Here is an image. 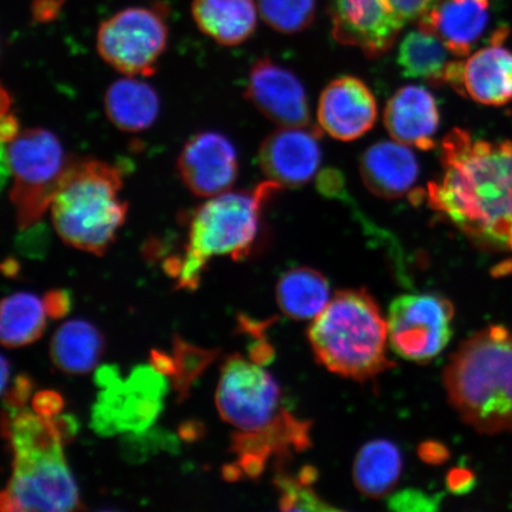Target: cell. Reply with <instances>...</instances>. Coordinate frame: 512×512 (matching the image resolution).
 <instances>
[{
	"mask_svg": "<svg viewBox=\"0 0 512 512\" xmlns=\"http://www.w3.org/2000/svg\"><path fill=\"white\" fill-rule=\"evenodd\" d=\"M440 160L443 174L427 187L430 207L476 245L512 253V142L454 128Z\"/></svg>",
	"mask_w": 512,
	"mask_h": 512,
	"instance_id": "cell-1",
	"label": "cell"
},
{
	"mask_svg": "<svg viewBox=\"0 0 512 512\" xmlns=\"http://www.w3.org/2000/svg\"><path fill=\"white\" fill-rule=\"evenodd\" d=\"M444 381L466 425L483 434L512 431V332L505 326H489L460 345Z\"/></svg>",
	"mask_w": 512,
	"mask_h": 512,
	"instance_id": "cell-2",
	"label": "cell"
},
{
	"mask_svg": "<svg viewBox=\"0 0 512 512\" xmlns=\"http://www.w3.org/2000/svg\"><path fill=\"white\" fill-rule=\"evenodd\" d=\"M9 434L14 473L2 495L4 511H74L80 496L62 452L55 418L19 409L11 414Z\"/></svg>",
	"mask_w": 512,
	"mask_h": 512,
	"instance_id": "cell-3",
	"label": "cell"
},
{
	"mask_svg": "<svg viewBox=\"0 0 512 512\" xmlns=\"http://www.w3.org/2000/svg\"><path fill=\"white\" fill-rule=\"evenodd\" d=\"M123 187V170L118 166L95 158L69 160L49 209L64 243L104 254L126 221Z\"/></svg>",
	"mask_w": 512,
	"mask_h": 512,
	"instance_id": "cell-4",
	"label": "cell"
},
{
	"mask_svg": "<svg viewBox=\"0 0 512 512\" xmlns=\"http://www.w3.org/2000/svg\"><path fill=\"white\" fill-rule=\"evenodd\" d=\"M309 341L318 362L347 379H373L392 366L387 319L363 290L337 292L313 319Z\"/></svg>",
	"mask_w": 512,
	"mask_h": 512,
	"instance_id": "cell-5",
	"label": "cell"
},
{
	"mask_svg": "<svg viewBox=\"0 0 512 512\" xmlns=\"http://www.w3.org/2000/svg\"><path fill=\"white\" fill-rule=\"evenodd\" d=\"M281 189L266 181L251 191L229 190L203 203L191 216L184 258L176 259L179 286L197 287L215 256L240 260L247 255L259 233L262 208Z\"/></svg>",
	"mask_w": 512,
	"mask_h": 512,
	"instance_id": "cell-6",
	"label": "cell"
},
{
	"mask_svg": "<svg viewBox=\"0 0 512 512\" xmlns=\"http://www.w3.org/2000/svg\"><path fill=\"white\" fill-rule=\"evenodd\" d=\"M216 402L222 418L242 434L296 448L310 444L309 427L281 406L277 381L256 362L230 357L221 371Z\"/></svg>",
	"mask_w": 512,
	"mask_h": 512,
	"instance_id": "cell-7",
	"label": "cell"
},
{
	"mask_svg": "<svg viewBox=\"0 0 512 512\" xmlns=\"http://www.w3.org/2000/svg\"><path fill=\"white\" fill-rule=\"evenodd\" d=\"M12 178L10 200L17 226L28 229L43 219L69 160L53 132L36 127L21 131L4 152Z\"/></svg>",
	"mask_w": 512,
	"mask_h": 512,
	"instance_id": "cell-8",
	"label": "cell"
},
{
	"mask_svg": "<svg viewBox=\"0 0 512 512\" xmlns=\"http://www.w3.org/2000/svg\"><path fill=\"white\" fill-rule=\"evenodd\" d=\"M439 0H330L332 35L375 59L394 46L405 25L420 21Z\"/></svg>",
	"mask_w": 512,
	"mask_h": 512,
	"instance_id": "cell-9",
	"label": "cell"
},
{
	"mask_svg": "<svg viewBox=\"0 0 512 512\" xmlns=\"http://www.w3.org/2000/svg\"><path fill=\"white\" fill-rule=\"evenodd\" d=\"M169 30L160 12L130 8L102 22L96 49L112 68L126 76H149L168 46Z\"/></svg>",
	"mask_w": 512,
	"mask_h": 512,
	"instance_id": "cell-10",
	"label": "cell"
},
{
	"mask_svg": "<svg viewBox=\"0 0 512 512\" xmlns=\"http://www.w3.org/2000/svg\"><path fill=\"white\" fill-rule=\"evenodd\" d=\"M454 307L435 294H403L390 304L387 328L390 348L403 360L427 363L450 343Z\"/></svg>",
	"mask_w": 512,
	"mask_h": 512,
	"instance_id": "cell-11",
	"label": "cell"
},
{
	"mask_svg": "<svg viewBox=\"0 0 512 512\" xmlns=\"http://www.w3.org/2000/svg\"><path fill=\"white\" fill-rule=\"evenodd\" d=\"M155 368H138L130 379L119 381L117 370L101 369L98 382L104 390L94 407L93 427L99 433L140 432L156 420L166 383Z\"/></svg>",
	"mask_w": 512,
	"mask_h": 512,
	"instance_id": "cell-12",
	"label": "cell"
},
{
	"mask_svg": "<svg viewBox=\"0 0 512 512\" xmlns=\"http://www.w3.org/2000/svg\"><path fill=\"white\" fill-rule=\"evenodd\" d=\"M507 35V30L499 29L490 46L477 50L465 61H451L445 83L480 105L498 107L510 104L512 50L503 46Z\"/></svg>",
	"mask_w": 512,
	"mask_h": 512,
	"instance_id": "cell-13",
	"label": "cell"
},
{
	"mask_svg": "<svg viewBox=\"0 0 512 512\" xmlns=\"http://www.w3.org/2000/svg\"><path fill=\"white\" fill-rule=\"evenodd\" d=\"M177 170L192 194L213 198L232 189L239 174L238 155L222 133L201 132L183 146Z\"/></svg>",
	"mask_w": 512,
	"mask_h": 512,
	"instance_id": "cell-14",
	"label": "cell"
},
{
	"mask_svg": "<svg viewBox=\"0 0 512 512\" xmlns=\"http://www.w3.org/2000/svg\"><path fill=\"white\" fill-rule=\"evenodd\" d=\"M320 132L316 127H281L261 144L259 165L281 188H299L317 174L322 162Z\"/></svg>",
	"mask_w": 512,
	"mask_h": 512,
	"instance_id": "cell-15",
	"label": "cell"
},
{
	"mask_svg": "<svg viewBox=\"0 0 512 512\" xmlns=\"http://www.w3.org/2000/svg\"><path fill=\"white\" fill-rule=\"evenodd\" d=\"M246 98L256 110L281 127L310 124L309 100L303 83L291 70L267 57L256 61L249 72Z\"/></svg>",
	"mask_w": 512,
	"mask_h": 512,
	"instance_id": "cell-16",
	"label": "cell"
},
{
	"mask_svg": "<svg viewBox=\"0 0 512 512\" xmlns=\"http://www.w3.org/2000/svg\"><path fill=\"white\" fill-rule=\"evenodd\" d=\"M377 104L362 80L342 76L332 80L320 95L318 121L323 131L341 142L361 138L374 127Z\"/></svg>",
	"mask_w": 512,
	"mask_h": 512,
	"instance_id": "cell-17",
	"label": "cell"
},
{
	"mask_svg": "<svg viewBox=\"0 0 512 512\" xmlns=\"http://www.w3.org/2000/svg\"><path fill=\"white\" fill-rule=\"evenodd\" d=\"M440 125L437 100L426 88L406 86L389 99L384 110V126L396 142L430 151Z\"/></svg>",
	"mask_w": 512,
	"mask_h": 512,
	"instance_id": "cell-18",
	"label": "cell"
},
{
	"mask_svg": "<svg viewBox=\"0 0 512 512\" xmlns=\"http://www.w3.org/2000/svg\"><path fill=\"white\" fill-rule=\"evenodd\" d=\"M489 9L490 0H439L419 28L437 35L454 56L466 57L488 28Z\"/></svg>",
	"mask_w": 512,
	"mask_h": 512,
	"instance_id": "cell-19",
	"label": "cell"
},
{
	"mask_svg": "<svg viewBox=\"0 0 512 512\" xmlns=\"http://www.w3.org/2000/svg\"><path fill=\"white\" fill-rule=\"evenodd\" d=\"M361 176L370 192L383 200H396L412 189L419 177V163L407 145L381 142L361 158Z\"/></svg>",
	"mask_w": 512,
	"mask_h": 512,
	"instance_id": "cell-20",
	"label": "cell"
},
{
	"mask_svg": "<svg viewBox=\"0 0 512 512\" xmlns=\"http://www.w3.org/2000/svg\"><path fill=\"white\" fill-rule=\"evenodd\" d=\"M191 15L197 28L223 47L246 42L258 23L254 0H194Z\"/></svg>",
	"mask_w": 512,
	"mask_h": 512,
	"instance_id": "cell-21",
	"label": "cell"
},
{
	"mask_svg": "<svg viewBox=\"0 0 512 512\" xmlns=\"http://www.w3.org/2000/svg\"><path fill=\"white\" fill-rule=\"evenodd\" d=\"M104 105L108 120L126 133L147 130L156 123L160 111L155 88L136 76L113 82L107 88Z\"/></svg>",
	"mask_w": 512,
	"mask_h": 512,
	"instance_id": "cell-22",
	"label": "cell"
},
{
	"mask_svg": "<svg viewBox=\"0 0 512 512\" xmlns=\"http://www.w3.org/2000/svg\"><path fill=\"white\" fill-rule=\"evenodd\" d=\"M331 299L329 281L313 268H292L278 281L277 302L281 311L292 319H315Z\"/></svg>",
	"mask_w": 512,
	"mask_h": 512,
	"instance_id": "cell-23",
	"label": "cell"
},
{
	"mask_svg": "<svg viewBox=\"0 0 512 512\" xmlns=\"http://www.w3.org/2000/svg\"><path fill=\"white\" fill-rule=\"evenodd\" d=\"M104 352V337L86 320L76 319L60 326L50 345L56 367L68 374H86Z\"/></svg>",
	"mask_w": 512,
	"mask_h": 512,
	"instance_id": "cell-24",
	"label": "cell"
},
{
	"mask_svg": "<svg viewBox=\"0 0 512 512\" xmlns=\"http://www.w3.org/2000/svg\"><path fill=\"white\" fill-rule=\"evenodd\" d=\"M401 471L402 457L398 446L392 441L376 439L358 452L352 475L361 494L381 498L393 491Z\"/></svg>",
	"mask_w": 512,
	"mask_h": 512,
	"instance_id": "cell-25",
	"label": "cell"
},
{
	"mask_svg": "<svg viewBox=\"0 0 512 512\" xmlns=\"http://www.w3.org/2000/svg\"><path fill=\"white\" fill-rule=\"evenodd\" d=\"M451 51L433 32L419 28L403 38L398 63L403 75L432 86L444 85Z\"/></svg>",
	"mask_w": 512,
	"mask_h": 512,
	"instance_id": "cell-26",
	"label": "cell"
},
{
	"mask_svg": "<svg viewBox=\"0 0 512 512\" xmlns=\"http://www.w3.org/2000/svg\"><path fill=\"white\" fill-rule=\"evenodd\" d=\"M46 305L35 294L19 292L2 303L0 337L6 347H23L35 342L46 329Z\"/></svg>",
	"mask_w": 512,
	"mask_h": 512,
	"instance_id": "cell-27",
	"label": "cell"
},
{
	"mask_svg": "<svg viewBox=\"0 0 512 512\" xmlns=\"http://www.w3.org/2000/svg\"><path fill=\"white\" fill-rule=\"evenodd\" d=\"M316 9L317 0H259L262 19L283 34H296L310 27Z\"/></svg>",
	"mask_w": 512,
	"mask_h": 512,
	"instance_id": "cell-28",
	"label": "cell"
},
{
	"mask_svg": "<svg viewBox=\"0 0 512 512\" xmlns=\"http://www.w3.org/2000/svg\"><path fill=\"white\" fill-rule=\"evenodd\" d=\"M313 480V471L299 478L284 473L275 478V484L280 491V508L285 511H331L336 510L319 498L310 484Z\"/></svg>",
	"mask_w": 512,
	"mask_h": 512,
	"instance_id": "cell-29",
	"label": "cell"
},
{
	"mask_svg": "<svg viewBox=\"0 0 512 512\" xmlns=\"http://www.w3.org/2000/svg\"><path fill=\"white\" fill-rule=\"evenodd\" d=\"M176 387L179 392L184 393L190 387L195 377L211 360L213 352L200 350L191 345L178 341L176 342Z\"/></svg>",
	"mask_w": 512,
	"mask_h": 512,
	"instance_id": "cell-30",
	"label": "cell"
},
{
	"mask_svg": "<svg viewBox=\"0 0 512 512\" xmlns=\"http://www.w3.org/2000/svg\"><path fill=\"white\" fill-rule=\"evenodd\" d=\"M390 508L396 510H431L435 509V499L418 491H403L390 499Z\"/></svg>",
	"mask_w": 512,
	"mask_h": 512,
	"instance_id": "cell-31",
	"label": "cell"
},
{
	"mask_svg": "<svg viewBox=\"0 0 512 512\" xmlns=\"http://www.w3.org/2000/svg\"><path fill=\"white\" fill-rule=\"evenodd\" d=\"M31 388V381L27 376L18 377L15 387L10 390L9 395H4V400L8 402L10 413H15L22 409L25 401L29 399Z\"/></svg>",
	"mask_w": 512,
	"mask_h": 512,
	"instance_id": "cell-32",
	"label": "cell"
},
{
	"mask_svg": "<svg viewBox=\"0 0 512 512\" xmlns=\"http://www.w3.org/2000/svg\"><path fill=\"white\" fill-rule=\"evenodd\" d=\"M44 305L48 315L57 319L67 315L72 306V299L67 291H53L47 294Z\"/></svg>",
	"mask_w": 512,
	"mask_h": 512,
	"instance_id": "cell-33",
	"label": "cell"
},
{
	"mask_svg": "<svg viewBox=\"0 0 512 512\" xmlns=\"http://www.w3.org/2000/svg\"><path fill=\"white\" fill-rule=\"evenodd\" d=\"M63 401L61 396L55 392H41L34 400L35 413L54 418L61 411Z\"/></svg>",
	"mask_w": 512,
	"mask_h": 512,
	"instance_id": "cell-34",
	"label": "cell"
},
{
	"mask_svg": "<svg viewBox=\"0 0 512 512\" xmlns=\"http://www.w3.org/2000/svg\"><path fill=\"white\" fill-rule=\"evenodd\" d=\"M152 367L163 375L176 374V362L164 352L152 351Z\"/></svg>",
	"mask_w": 512,
	"mask_h": 512,
	"instance_id": "cell-35",
	"label": "cell"
},
{
	"mask_svg": "<svg viewBox=\"0 0 512 512\" xmlns=\"http://www.w3.org/2000/svg\"><path fill=\"white\" fill-rule=\"evenodd\" d=\"M454 475L456 476H454L453 482L451 484L454 490L466 491L467 489L472 488L475 479H473L471 472L460 470L454 472Z\"/></svg>",
	"mask_w": 512,
	"mask_h": 512,
	"instance_id": "cell-36",
	"label": "cell"
},
{
	"mask_svg": "<svg viewBox=\"0 0 512 512\" xmlns=\"http://www.w3.org/2000/svg\"><path fill=\"white\" fill-rule=\"evenodd\" d=\"M9 363L8 360L3 356L2 357V394L6 393V390H8V383H9Z\"/></svg>",
	"mask_w": 512,
	"mask_h": 512,
	"instance_id": "cell-37",
	"label": "cell"
}]
</instances>
